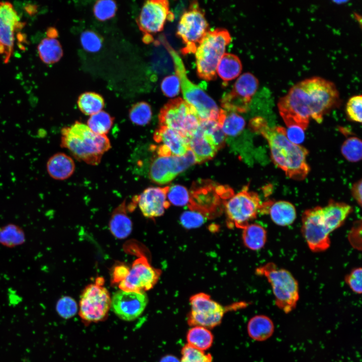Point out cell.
Returning a JSON list of instances; mask_svg holds the SVG:
<instances>
[{
    "instance_id": "48",
    "label": "cell",
    "mask_w": 362,
    "mask_h": 362,
    "mask_svg": "<svg viewBox=\"0 0 362 362\" xmlns=\"http://www.w3.org/2000/svg\"><path fill=\"white\" fill-rule=\"evenodd\" d=\"M286 131L287 138L292 143L299 145L304 141V130L301 128L296 126H289L287 127Z\"/></svg>"
},
{
    "instance_id": "1",
    "label": "cell",
    "mask_w": 362,
    "mask_h": 362,
    "mask_svg": "<svg viewBox=\"0 0 362 362\" xmlns=\"http://www.w3.org/2000/svg\"><path fill=\"white\" fill-rule=\"evenodd\" d=\"M339 94L332 81L319 76L300 81L278 103L279 113L287 127L304 131L310 119L321 123L324 116L339 104Z\"/></svg>"
},
{
    "instance_id": "9",
    "label": "cell",
    "mask_w": 362,
    "mask_h": 362,
    "mask_svg": "<svg viewBox=\"0 0 362 362\" xmlns=\"http://www.w3.org/2000/svg\"><path fill=\"white\" fill-rule=\"evenodd\" d=\"M208 28L204 12L197 2H192L182 15L177 26L176 34L185 45L182 53L184 55L195 53Z\"/></svg>"
},
{
    "instance_id": "28",
    "label": "cell",
    "mask_w": 362,
    "mask_h": 362,
    "mask_svg": "<svg viewBox=\"0 0 362 362\" xmlns=\"http://www.w3.org/2000/svg\"><path fill=\"white\" fill-rule=\"evenodd\" d=\"M125 202H123L113 212L110 221L111 232L118 238H126L132 231V222L127 216Z\"/></svg>"
},
{
    "instance_id": "36",
    "label": "cell",
    "mask_w": 362,
    "mask_h": 362,
    "mask_svg": "<svg viewBox=\"0 0 362 362\" xmlns=\"http://www.w3.org/2000/svg\"><path fill=\"white\" fill-rule=\"evenodd\" d=\"M25 234L20 228L10 224L0 228V243L4 246L13 247L23 243Z\"/></svg>"
},
{
    "instance_id": "27",
    "label": "cell",
    "mask_w": 362,
    "mask_h": 362,
    "mask_svg": "<svg viewBox=\"0 0 362 362\" xmlns=\"http://www.w3.org/2000/svg\"><path fill=\"white\" fill-rule=\"evenodd\" d=\"M275 326L273 320L265 315H256L251 317L247 325L249 336L257 341H263L273 334Z\"/></svg>"
},
{
    "instance_id": "7",
    "label": "cell",
    "mask_w": 362,
    "mask_h": 362,
    "mask_svg": "<svg viewBox=\"0 0 362 362\" xmlns=\"http://www.w3.org/2000/svg\"><path fill=\"white\" fill-rule=\"evenodd\" d=\"M160 126L170 128L189 139L198 129L200 120L195 110L183 99L169 101L158 115Z\"/></svg>"
},
{
    "instance_id": "22",
    "label": "cell",
    "mask_w": 362,
    "mask_h": 362,
    "mask_svg": "<svg viewBox=\"0 0 362 362\" xmlns=\"http://www.w3.org/2000/svg\"><path fill=\"white\" fill-rule=\"evenodd\" d=\"M154 140L165 146L171 156H181L190 149L189 139L182 136L176 131L164 126H159L153 134Z\"/></svg>"
},
{
    "instance_id": "31",
    "label": "cell",
    "mask_w": 362,
    "mask_h": 362,
    "mask_svg": "<svg viewBox=\"0 0 362 362\" xmlns=\"http://www.w3.org/2000/svg\"><path fill=\"white\" fill-rule=\"evenodd\" d=\"M242 70V64L236 55L224 53L220 60L216 71L221 79L225 82L237 77Z\"/></svg>"
},
{
    "instance_id": "52",
    "label": "cell",
    "mask_w": 362,
    "mask_h": 362,
    "mask_svg": "<svg viewBox=\"0 0 362 362\" xmlns=\"http://www.w3.org/2000/svg\"><path fill=\"white\" fill-rule=\"evenodd\" d=\"M159 362H180V361L175 356L167 354L162 357Z\"/></svg>"
},
{
    "instance_id": "25",
    "label": "cell",
    "mask_w": 362,
    "mask_h": 362,
    "mask_svg": "<svg viewBox=\"0 0 362 362\" xmlns=\"http://www.w3.org/2000/svg\"><path fill=\"white\" fill-rule=\"evenodd\" d=\"M46 167L47 172L51 178L63 180L72 175L75 165L71 157L63 152H58L48 159Z\"/></svg>"
},
{
    "instance_id": "23",
    "label": "cell",
    "mask_w": 362,
    "mask_h": 362,
    "mask_svg": "<svg viewBox=\"0 0 362 362\" xmlns=\"http://www.w3.org/2000/svg\"><path fill=\"white\" fill-rule=\"evenodd\" d=\"M57 32L55 28L48 29L46 37L39 44L37 48L40 59L46 64L57 62L63 56L61 45L57 39Z\"/></svg>"
},
{
    "instance_id": "20",
    "label": "cell",
    "mask_w": 362,
    "mask_h": 362,
    "mask_svg": "<svg viewBox=\"0 0 362 362\" xmlns=\"http://www.w3.org/2000/svg\"><path fill=\"white\" fill-rule=\"evenodd\" d=\"M169 188L149 187L135 197L136 203L145 217L153 219L164 214L165 210L170 205L167 200Z\"/></svg>"
},
{
    "instance_id": "35",
    "label": "cell",
    "mask_w": 362,
    "mask_h": 362,
    "mask_svg": "<svg viewBox=\"0 0 362 362\" xmlns=\"http://www.w3.org/2000/svg\"><path fill=\"white\" fill-rule=\"evenodd\" d=\"M114 118L107 112L101 111L90 116L87 122L88 127L95 134L106 135L111 129Z\"/></svg>"
},
{
    "instance_id": "4",
    "label": "cell",
    "mask_w": 362,
    "mask_h": 362,
    "mask_svg": "<svg viewBox=\"0 0 362 362\" xmlns=\"http://www.w3.org/2000/svg\"><path fill=\"white\" fill-rule=\"evenodd\" d=\"M255 273L266 279L279 309L286 314L295 309L299 299V288L298 282L290 271L268 262L258 267Z\"/></svg>"
},
{
    "instance_id": "15",
    "label": "cell",
    "mask_w": 362,
    "mask_h": 362,
    "mask_svg": "<svg viewBox=\"0 0 362 362\" xmlns=\"http://www.w3.org/2000/svg\"><path fill=\"white\" fill-rule=\"evenodd\" d=\"M258 85V80L253 74L250 72L242 74L232 89L222 96L221 105L223 110L235 113L246 112Z\"/></svg>"
},
{
    "instance_id": "17",
    "label": "cell",
    "mask_w": 362,
    "mask_h": 362,
    "mask_svg": "<svg viewBox=\"0 0 362 362\" xmlns=\"http://www.w3.org/2000/svg\"><path fill=\"white\" fill-rule=\"evenodd\" d=\"M161 270L152 266L147 258L141 256L129 269L126 277L119 283L123 291L145 293L153 288L158 281Z\"/></svg>"
},
{
    "instance_id": "49",
    "label": "cell",
    "mask_w": 362,
    "mask_h": 362,
    "mask_svg": "<svg viewBox=\"0 0 362 362\" xmlns=\"http://www.w3.org/2000/svg\"><path fill=\"white\" fill-rule=\"evenodd\" d=\"M361 221L356 222L348 235L349 241L352 246L359 250L361 249V239L358 238V236L361 237Z\"/></svg>"
},
{
    "instance_id": "40",
    "label": "cell",
    "mask_w": 362,
    "mask_h": 362,
    "mask_svg": "<svg viewBox=\"0 0 362 362\" xmlns=\"http://www.w3.org/2000/svg\"><path fill=\"white\" fill-rule=\"evenodd\" d=\"M181 354L180 362H212L213 360L210 353H206L188 344L183 347Z\"/></svg>"
},
{
    "instance_id": "14",
    "label": "cell",
    "mask_w": 362,
    "mask_h": 362,
    "mask_svg": "<svg viewBox=\"0 0 362 362\" xmlns=\"http://www.w3.org/2000/svg\"><path fill=\"white\" fill-rule=\"evenodd\" d=\"M173 19V14L169 11L167 1H146L137 19L140 30L144 34V42H151L153 39L152 34L161 31L166 20Z\"/></svg>"
},
{
    "instance_id": "2",
    "label": "cell",
    "mask_w": 362,
    "mask_h": 362,
    "mask_svg": "<svg viewBox=\"0 0 362 362\" xmlns=\"http://www.w3.org/2000/svg\"><path fill=\"white\" fill-rule=\"evenodd\" d=\"M249 125L251 131L266 140L272 161L287 177L296 180H302L306 177L310 170L307 162L309 152L305 147L290 141L285 128L269 127L261 117L251 119Z\"/></svg>"
},
{
    "instance_id": "13",
    "label": "cell",
    "mask_w": 362,
    "mask_h": 362,
    "mask_svg": "<svg viewBox=\"0 0 362 362\" xmlns=\"http://www.w3.org/2000/svg\"><path fill=\"white\" fill-rule=\"evenodd\" d=\"M301 231L309 248L320 252L330 246V234L322 214V207L315 206L306 210L302 215Z\"/></svg>"
},
{
    "instance_id": "11",
    "label": "cell",
    "mask_w": 362,
    "mask_h": 362,
    "mask_svg": "<svg viewBox=\"0 0 362 362\" xmlns=\"http://www.w3.org/2000/svg\"><path fill=\"white\" fill-rule=\"evenodd\" d=\"M104 280L99 278L94 284L85 287L79 301V314L87 322L103 320L111 308V299L107 289L103 286Z\"/></svg>"
},
{
    "instance_id": "33",
    "label": "cell",
    "mask_w": 362,
    "mask_h": 362,
    "mask_svg": "<svg viewBox=\"0 0 362 362\" xmlns=\"http://www.w3.org/2000/svg\"><path fill=\"white\" fill-rule=\"evenodd\" d=\"M77 103L82 113L90 116L101 111L105 106L103 98L94 92L82 94L78 97Z\"/></svg>"
},
{
    "instance_id": "16",
    "label": "cell",
    "mask_w": 362,
    "mask_h": 362,
    "mask_svg": "<svg viewBox=\"0 0 362 362\" xmlns=\"http://www.w3.org/2000/svg\"><path fill=\"white\" fill-rule=\"evenodd\" d=\"M196 163L195 157L190 149L181 156H158L150 164L149 177L155 184H166Z\"/></svg>"
},
{
    "instance_id": "44",
    "label": "cell",
    "mask_w": 362,
    "mask_h": 362,
    "mask_svg": "<svg viewBox=\"0 0 362 362\" xmlns=\"http://www.w3.org/2000/svg\"><path fill=\"white\" fill-rule=\"evenodd\" d=\"M361 95L354 96L348 100L346 106V113L349 120L355 122H361Z\"/></svg>"
},
{
    "instance_id": "37",
    "label": "cell",
    "mask_w": 362,
    "mask_h": 362,
    "mask_svg": "<svg viewBox=\"0 0 362 362\" xmlns=\"http://www.w3.org/2000/svg\"><path fill=\"white\" fill-rule=\"evenodd\" d=\"M152 115L151 108L145 102H140L134 104L129 111L130 121L138 126H145L149 124Z\"/></svg>"
},
{
    "instance_id": "3",
    "label": "cell",
    "mask_w": 362,
    "mask_h": 362,
    "mask_svg": "<svg viewBox=\"0 0 362 362\" xmlns=\"http://www.w3.org/2000/svg\"><path fill=\"white\" fill-rule=\"evenodd\" d=\"M60 146L67 149L77 160L96 165L111 147L106 135L94 133L88 126L76 121L61 130Z\"/></svg>"
},
{
    "instance_id": "38",
    "label": "cell",
    "mask_w": 362,
    "mask_h": 362,
    "mask_svg": "<svg viewBox=\"0 0 362 362\" xmlns=\"http://www.w3.org/2000/svg\"><path fill=\"white\" fill-rule=\"evenodd\" d=\"M341 152L348 161L356 162L360 161L362 157L361 140L355 136L347 138L342 144Z\"/></svg>"
},
{
    "instance_id": "41",
    "label": "cell",
    "mask_w": 362,
    "mask_h": 362,
    "mask_svg": "<svg viewBox=\"0 0 362 362\" xmlns=\"http://www.w3.org/2000/svg\"><path fill=\"white\" fill-rule=\"evenodd\" d=\"M167 197L170 204L177 206L189 204L190 201V194L188 190L185 187L178 185L169 188Z\"/></svg>"
},
{
    "instance_id": "45",
    "label": "cell",
    "mask_w": 362,
    "mask_h": 362,
    "mask_svg": "<svg viewBox=\"0 0 362 362\" xmlns=\"http://www.w3.org/2000/svg\"><path fill=\"white\" fill-rule=\"evenodd\" d=\"M181 224L186 229L196 228L203 225L205 221L203 214L195 211L184 212L180 216Z\"/></svg>"
},
{
    "instance_id": "46",
    "label": "cell",
    "mask_w": 362,
    "mask_h": 362,
    "mask_svg": "<svg viewBox=\"0 0 362 362\" xmlns=\"http://www.w3.org/2000/svg\"><path fill=\"white\" fill-rule=\"evenodd\" d=\"M161 89L166 97H174L178 95L180 89L178 77L175 74L164 77L161 83Z\"/></svg>"
},
{
    "instance_id": "12",
    "label": "cell",
    "mask_w": 362,
    "mask_h": 362,
    "mask_svg": "<svg viewBox=\"0 0 362 362\" xmlns=\"http://www.w3.org/2000/svg\"><path fill=\"white\" fill-rule=\"evenodd\" d=\"M191 311L187 322L191 326H199L208 329L219 325L222 322L226 309L211 299L205 293L193 295L190 298Z\"/></svg>"
},
{
    "instance_id": "43",
    "label": "cell",
    "mask_w": 362,
    "mask_h": 362,
    "mask_svg": "<svg viewBox=\"0 0 362 362\" xmlns=\"http://www.w3.org/2000/svg\"><path fill=\"white\" fill-rule=\"evenodd\" d=\"M80 42L85 51L89 52H97L102 47L103 39L96 32L91 30H86L80 35Z\"/></svg>"
},
{
    "instance_id": "26",
    "label": "cell",
    "mask_w": 362,
    "mask_h": 362,
    "mask_svg": "<svg viewBox=\"0 0 362 362\" xmlns=\"http://www.w3.org/2000/svg\"><path fill=\"white\" fill-rule=\"evenodd\" d=\"M189 145L190 149L194 154L196 163L199 164L212 159L218 151L215 146L199 127L189 139Z\"/></svg>"
},
{
    "instance_id": "47",
    "label": "cell",
    "mask_w": 362,
    "mask_h": 362,
    "mask_svg": "<svg viewBox=\"0 0 362 362\" xmlns=\"http://www.w3.org/2000/svg\"><path fill=\"white\" fill-rule=\"evenodd\" d=\"M361 278V268L360 267H355L346 275L345 282L352 292L357 294H361L362 292Z\"/></svg>"
},
{
    "instance_id": "34",
    "label": "cell",
    "mask_w": 362,
    "mask_h": 362,
    "mask_svg": "<svg viewBox=\"0 0 362 362\" xmlns=\"http://www.w3.org/2000/svg\"><path fill=\"white\" fill-rule=\"evenodd\" d=\"M200 129L209 138L218 150L225 144L226 136L216 120L200 121Z\"/></svg>"
},
{
    "instance_id": "29",
    "label": "cell",
    "mask_w": 362,
    "mask_h": 362,
    "mask_svg": "<svg viewBox=\"0 0 362 362\" xmlns=\"http://www.w3.org/2000/svg\"><path fill=\"white\" fill-rule=\"evenodd\" d=\"M242 238L244 245L252 250L262 248L267 240L266 229L257 223H250L243 229Z\"/></svg>"
},
{
    "instance_id": "39",
    "label": "cell",
    "mask_w": 362,
    "mask_h": 362,
    "mask_svg": "<svg viewBox=\"0 0 362 362\" xmlns=\"http://www.w3.org/2000/svg\"><path fill=\"white\" fill-rule=\"evenodd\" d=\"M117 9V5L115 1L101 0L96 2L93 12L95 16L98 20L105 21L114 17Z\"/></svg>"
},
{
    "instance_id": "10",
    "label": "cell",
    "mask_w": 362,
    "mask_h": 362,
    "mask_svg": "<svg viewBox=\"0 0 362 362\" xmlns=\"http://www.w3.org/2000/svg\"><path fill=\"white\" fill-rule=\"evenodd\" d=\"M261 204L258 194L249 191L248 186H244L224 204L229 223L243 229L256 218Z\"/></svg>"
},
{
    "instance_id": "19",
    "label": "cell",
    "mask_w": 362,
    "mask_h": 362,
    "mask_svg": "<svg viewBox=\"0 0 362 362\" xmlns=\"http://www.w3.org/2000/svg\"><path fill=\"white\" fill-rule=\"evenodd\" d=\"M147 303L148 298L145 293L120 290L113 295L111 307L120 318L132 321L141 315Z\"/></svg>"
},
{
    "instance_id": "21",
    "label": "cell",
    "mask_w": 362,
    "mask_h": 362,
    "mask_svg": "<svg viewBox=\"0 0 362 362\" xmlns=\"http://www.w3.org/2000/svg\"><path fill=\"white\" fill-rule=\"evenodd\" d=\"M260 213L268 214L277 225L285 227L292 225L297 217L295 206L286 201L269 200L262 203Z\"/></svg>"
},
{
    "instance_id": "24",
    "label": "cell",
    "mask_w": 362,
    "mask_h": 362,
    "mask_svg": "<svg viewBox=\"0 0 362 362\" xmlns=\"http://www.w3.org/2000/svg\"><path fill=\"white\" fill-rule=\"evenodd\" d=\"M352 211V208L349 204L333 200L322 207L323 217L330 232L341 227Z\"/></svg>"
},
{
    "instance_id": "18",
    "label": "cell",
    "mask_w": 362,
    "mask_h": 362,
    "mask_svg": "<svg viewBox=\"0 0 362 362\" xmlns=\"http://www.w3.org/2000/svg\"><path fill=\"white\" fill-rule=\"evenodd\" d=\"M20 24V18L12 4L0 2V56L9 62L12 55L15 33Z\"/></svg>"
},
{
    "instance_id": "50",
    "label": "cell",
    "mask_w": 362,
    "mask_h": 362,
    "mask_svg": "<svg viewBox=\"0 0 362 362\" xmlns=\"http://www.w3.org/2000/svg\"><path fill=\"white\" fill-rule=\"evenodd\" d=\"M129 268L126 265H119L116 266L113 272V282L120 283L127 276Z\"/></svg>"
},
{
    "instance_id": "51",
    "label": "cell",
    "mask_w": 362,
    "mask_h": 362,
    "mask_svg": "<svg viewBox=\"0 0 362 362\" xmlns=\"http://www.w3.org/2000/svg\"><path fill=\"white\" fill-rule=\"evenodd\" d=\"M352 197L359 206L362 205V181L360 179L353 184L351 189Z\"/></svg>"
},
{
    "instance_id": "8",
    "label": "cell",
    "mask_w": 362,
    "mask_h": 362,
    "mask_svg": "<svg viewBox=\"0 0 362 362\" xmlns=\"http://www.w3.org/2000/svg\"><path fill=\"white\" fill-rule=\"evenodd\" d=\"M228 186L219 185L209 179L194 182L190 194L189 207L202 214L215 211L225 200L233 196Z\"/></svg>"
},
{
    "instance_id": "42",
    "label": "cell",
    "mask_w": 362,
    "mask_h": 362,
    "mask_svg": "<svg viewBox=\"0 0 362 362\" xmlns=\"http://www.w3.org/2000/svg\"><path fill=\"white\" fill-rule=\"evenodd\" d=\"M78 310L76 301L69 296H63L57 302L56 310L58 315L65 319L73 317Z\"/></svg>"
},
{
    "instance_id": "6",
    "label": "cell",
    "mask_w": 362,
    "mask_h": 362,
    "mask_svg": "<svg viewBox=\"0 0 362 362\" xmlns=\"http://www.w3.org/2000/svg\"><path fill=\"white\" fill-rule=\"evenodd\" d=\"M231 40L226 29L218 28L208 31L195 53L200 78L208 81L216 78L218 63Z\"/></svg>"
},
{
    "instance_id": "5",
    "label": "cell",
    "mask_w": 362,
    "mask_h": 362,
    "mask_svg": "<svg viewBox=\"0 0 362 362\" xmlns=\"http://www.w3.org/2000/svg\"><path fill=\"white\" fill-rule=\"evenodd\" d=\"M164 45L173 60L176 75L179 79L184 101L195 110L200 121H217L220 110L215 102L188 78L184 63L179 55L167 42H164Z\"/></svg>"
},
{
    "instance_id": "32",
    "label": "cell",
    "mask_w": 362,
    "mask_h": 362,
    "mask_svg": "<svg viewBox=\"0 0 362 362\" xmlns=\"http://www.w3.org/2000/svg\"><path fill=\"white\" fill-rule=\"evenodd\" d=\"M186 339L188 344L204 351L212 346L214 336L208 328L196 326H193L188 330Z\"/></svg>"
},
{
    "instance_id": "30",
    "label": "cell",
    "mask_w": 362,
    "mask_h": 362,
    "mask_svg": "<svg viewBox=\"0 0 362 362\" xmlns=\"http://www.w3.org/2000/svg\"><path fill=\"white\" fill-rule=\"evenodd\" d=\"M217 121L226 135L235 136L244 129V119L235 112L220 109Z\"/></svg>"
}]
</instances>
